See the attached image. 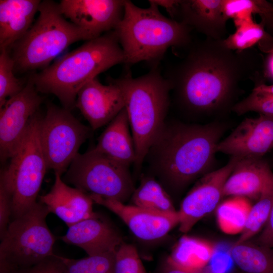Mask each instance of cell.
<instances>
[{"label":"cell","mask_w":273,"mask_h":273,"mask_svg":"<svg viewBox=\"0 0 273 273\" xmlns=\"http://www.w3.org/2000/svg\"><path fill=\"white\" fill-rule=\"evenodd\" d=\"M223 40L206 37L192 42L164 75L171 87V102L188 117L232 111L240 84L257 79L263 71L264 59L255 49H231Z\"/></svg>","instance_id":"cell-1"},{"label":"cell","mask_w":273,"mask_h":273,"mask_svg":"<svg viewBox=\"0 0 273 273\" xmlns=\"http://www.w3.org/2000/svg\"><path fill=\"white\" fill-rule=\"evenodd\" d=\"M225 124L189 123L167 119L145 158L149 174L171 197L212 171Z\"/></svg>","instance_id":"cell-2"},{"label":"cell","mask_w":273,"mask_h":273,"mask_svg":"<svg viewBox=\"0 0 273 273\" xmlns=\"http://www.w3.org/2000/svg\"><path fill=\"white\" fill-rule=\"evenodd\" d=\"M124 63V55L115 30L86 41L30 79L38 92L57 97L64 108L75 106L77 94L102 72Z\"/></svg>","instance_id":"cell-3"},{"label":"cell","mask_w":273,"mask_h":273,"mask_svg":"<svg viewBox=\"0 0 273 273\" xmlns=\"http://www.w3.org/2000/svg\"><path fill=\"white\" fill-rule=\"evenodd\" d=\"M142 8L125 0L123 17L115 29L124 55V64L145 61L157 67L170 47L188 48L192 29L164 16L152 0Z\"/></svg>","instance_id":"cell-4"},{"label":"cell","mask_w":273,"mask_h":273,"mask_svg":"<svg viewBox=\"0 0 273 273\" xmlns=\"http://www.w3.org/2000/svg\"><path fill=\"white\" fill-rule=\"evenodd\" d=\"M128 71L116 79L123 90L124 108L134 141V168L139 171L167 119L171 87L157 67L136 78Z\"/></svg>","instance_id":"cell-5"},{"label":"cell","mask_w":273,"mask_h":273,"mask_svg":"<svg viewBox=\"0 0 273 273\" xmlns=\"http://www.w3.org/2000/svg\"><path fill=\"white\" fill-rule=\"evenodd\" d=\"M38 12L34 23L12 48L15 71L44 69L70 45L93 39L84 30L67 20L59 3L41 1Z\"/></svg>","instance_id":"cell-6"},{"label":"cell","mask_w":273,"mask_h":273,"mask_svg":"<svg viewBox=\"0 0 273 273\" xmlns=\"http://www.w3.org/2000/svg\"><path fill=\"white\" fill-rule=\"evenodd\" d=\"M50 212L40 202L11 219L1 239L0 273L29 268L53 256L56 238L48 228Z\"/></svg>","instance_id":"cell-7"},{"label":"cell","mask_w":273,"mask_h":273,"mask_svg":"<svg viewBox=\"0 0 273 273\" xmlns=\"http://www.w3.org/2000/svg\"><path fill=\"white\" fill-rule=\"evenodd\" d=\"M41 115L38 111L31 118L26 132L9 165L1 172L0 184L12 201V219L33 207L48 169L39 135Z\"/></svg>","instance_id":"cell-8"},{"label":"cell","mask_w":273,"mask_h":273,"mask_svg":"<svg viewBox=\"0 0 273 273\" xmlns=\"http://www.w3.org/2000/svg\"><path fill=\"white\" fill-rule=\"evenodd\" d=\"M129 168L92 148L77 154L62 179L89 194L124 203L135 189Z\"/></svg>","instance_id":"cell-9"},{"label":"cell","mask_w":273,"mask_h":273,"mask_svg":"<svg viewBox=\"0 0 273 273\" xmlns=\"http://www.w3.org/2000/svg\"><path fill=\"white\" fill-rule=\"evenodd\" d=\"M92 129L83 124L64 107L53 104L41 116L39 135L48 169L62 175L78 154Z\"/></svg>","instance_id":"cell-10"},{"label":"cell","mask_w":273,"mask_h":273,"mask_svg":"<svg viewBox=\"0 0 273 273\" xmlns=\"http://www.w3.org/2000/svg\"><path fill=\"white\" fill-rule=\"evenodd\" d=\"M29 79L23 89L0 108V158L2 162L14 154L26 132L31 118L42 101Z\"/></svg>","instance_id":"cell-11"},{"label":"cell","mask_w":273,"mask_h":273,"mask_svg":"<svg viewBox=\"0 0 273 273\" xmlns=\"http://www.w3.org/2000/svg\"><path fill=\"white\" fill-rule=\"evenodd\" d=\"M238 159L231 157L222 167L199 178L183 199L178 211L179 230L188 232L200 220L216 209L223 197L224 184Z\"/></svg>","instance_id":"cell-12"},{"label":"cell","mask_w":273,"mask_h":273,"mask_svg":"<svg viewBox=\"0 0 273 273\" xmlns=\"http://www.w3.org/2000/svg\"><path fill=\"white\" fill-rule=\"evenodd\" d=\"M125 0H62L60 10L92 39L115 30L121 20Z\"/></svg>","instance_id":"cell-13"},{"label":"cell","mask_w":273,"mask_h":273,"mask_svg":"<svg viewBox=\"0 0 273 273\" xmlns=\"http://www.w3.org/2000/svg\"><path fill=\"white\" fill-rule=\"evenodd\" d=\"M94 203L102 205L117 215L138 238L152 241L164 237L176 225L179 216L175 212H158L134 205L89 194Z\"/></svg>","instance_id":"cell-14"},{"label":"cell","mask_w":273,"mask_h":273,"mask_svg":"<svg viewBox=\"0 0 273 273\" xmlns=\"http://www.w3.org/2000/svg\"><path fill=\"white\" fill-rule=\"evenodd\" d=\"M103 84L97 77L86 83L79 91L76 107L95 130L110 122L125 107L122 89L117 79H110Z\"/></svg>","instance_id":"cell-15"},{"label":"cell","mask_w":273,"mask_h":273,"mask_svg":"<svg viewBox=\"0 0 273 273\" xmlns=\"http://www.w3.org/2000/svg\"><path fill=\"white\" fill-rule=\"evenodd\" d=\"M273 149V118L259 115L246 118L225 139L216 151L239 158H261Z\"/></svg>","instance_id":"cell-16"},{"label":"cell","mask_w":273,"mask_h":273,"mask_svg":"<svg viewBox=\"0 0 273 273\" xmlns=\"http://www.w3.org/2000/svg\"><path fill=\"white\" fill-rule=\"evenodd\" d=\"M170 16L207 38H225L228 19L223 10V0H176Z\"/></svg>","instance_id":"cell-17"},{"label":"cell","mask_w":273,"mask_h":273,"mask_svg":"<svg viewBox=\"0 0 273 273\" xmlns=\"http://www.w3.org/2000/svg\"><path fill=\"white\" fill-rule=\"evenodd\" d=\"M39 202L50 213L56 214L70 226L98 214L93 211L94 203L90 195L65 183L62 175L55 173V181L50 191L39 196Z\"/></svg>","instance_id":"cell-18"},{"label":"cell","mask_w":273,"mask_h":273,"mask_svg":"<svg viewBox=\"0 0 273 273\" xmlns=\"http://www.w3.org/2000/svg\"><path fill=\"white\" fill-rule=\"evenodd\" d=\"M68 228L62 240L81 248L88 256L116 251L123 242L119 233L98 215Z\"/></svg>","instance_id":"cell-19"},{"label":"cell","mask_w":273,"mask_h":273,"mask_svg":"<svg viewBox=\"0 0 273 273\" xmlns=\"http://www.w3.org/2000/svg\"><path fill=\"white\" fill-rule=\"evenodd\" d=\"M273 184V172L261 158H239L223 188L224 196L257 199Z\"/></svg>","instance_id":"cell-20"},{"label":"cell","mask_w":273,"mask_h":273,"mask_svg":"<svg viewBox=\"0 0 273 273\" xmlns=\"http://www.w3.org/2000/svg\"><path fill=\"white\" fill-rule=\"evenodd\" d=\"M39 0L0 1V49L9 51L32 25Z\"/></svg>","instance_id":"cell-21"},{"label":"cell","mask_w":273,"mask_h":273,"mask_svg":"<svg viewBox=\"0 0 273 273\" xmlns=\"http://www.w3.org/2000/svg\"><path fill=\"white\" fill-rule=\"evenodd\" d=\"M130 128L127 113L124 108L108 123L93 148L129 167L136 160L135 146Z\"/></svg>","instance_id":"cell-22"},{"label":"cell","mask_w":273,"mask_h":273,"mask_svg":"<svg viewBox=\"0 0 273 273\" xmlns=\"http://www.w3.org/2000/svg\"><path fill=\"white\" fill-rule=\"evenodd\" d=\"M213 253L211 246L201 240L184 236L166 259L183 269L197 271L206 266Z\"/></svg>","instance_id":"cell-23"},{"label":"cell","mask_w":273,"mask_h":273,"mask_svg":"<svg viewBox=\"0 0 273 273\" xmlns=\"http://www.w3.org/2000/svg\"><path fill=\"white\" fill-rule=\"evenodd\" d=\"M230 255L243 273H273V250L271 248L250 242L232 246Z\"/></svg>","instance_id":"cell-24"},{"label":"cell","mask_w":273,"mask_h":273,"mask_svg":"<svg viewBox=\"0 0 273 273\" xmlns=\"http://www.w3.org/2000/svg\"><path fill=\"white\" fill-rule=\"evenodd\" d=\"M130 200L132 205L158 212L177 211L169 194L154 176L148 174L142 175L140 184Z\"/></svg>","instance_id":"cell-25"},{"label":"cell","mask_w":273,"mask_h":273,"mask_svg":"<svg viewBox=\"0 0 273 273\" xmlns=\"http://www.w3.org/2000/svg\"><path fill=\"white\" fill-rule=\"evenodd\" d=\"M236 31L223 40L228 48L235 50H244L258 44L263 52L273 50V37L265 29L261 23H257L252 19L235 25Z\"/></svg>","instance_id":"cell-26"},{"label":"cell","mask_w":273,"mask_h":273,"mask_svg":"<svg viewBox=\"0 0 273 273\" xmlns=\"http://www.w3.org/2000/svg\"><path fill=\"white\" fill-rule=\"evenodd\" d=\"M224 14L235 24L258 14L265 30L273 37V3L264 0H223Z\"/></svg>","instance_id":"cell-27"},{"label":"cell","mask_w":273,"mask_h":273,"mask_svg":"<svg viewBox=\"0 0 273 273\" xmlns=\"http://www.w3.org/2000/svg\"><path fill=\"white\" fill-rule=\"evenodd\" d=\"M273 205V184L266 188L257 201L249 209L241 235L234 243L248 241L263 229L268 219Z\"/></svg>","instance_id":"cell-28"},{"label":"cell","mask_w":273,"mask_h":273,"mask_svg":"<svg viewBox=\"0 0 273 273\" xmlns=\"http://www.w3.org/2000/svg\"><path fill=\"white\" fill-rule=\"evenodd\" d=\"M116 251L88 256L79 259L58 255L57 256L65 273H114Z\"/></svg>","instance_id":"cell-29"},{"label":"cell","mask_w":273,"mask_h":273,"mask_svg":"<svg viewBox=\"0 0 273 273\" xmlns=\"http://www.w3.org/2000/svg\"><path fill=\"white\" fill-rule=\"evenodd\" d=\"M234 198L221 204L217 211L221 229L228 233L241 232L250 208L245 198Z\"/></svg>","instance_id":"cell-30"},{"label":"cell","mask_w":273,"mask_h":273,"mask_svg":"<svg viewBox=\"0 0 273 273\" xmlns=\"http://www.w3.org/2000/svg\"><path fill=\"white\" fill-rule=\"evenodd\" d=\"M14 61L8 51L0 54V108L8 99L19 94L24 88L23 83L14 74Z\"/></svg>","instance_id":"cell-31"},{"label":"cell","mask_w":273,"mask_h":273,"mask_svg":"<svg viewBox=\"0 0 273 273\" xmlns=\"http://www.w3.org/2000/svg\"><path fill=\"white\" fill-rule=\"evenodd\" d=\"M232 111L238 115L255 112L273 118V94L252 90L248 97L238 102Z\"/></svg>","instance_id":"cell-32"},{"label":"cell","mask_w":273,"mask_h":273,"mask_svg":"<svg viewBox=\"0 0 273 273\" xmlns=\"http://www.w3.org/2000/svg\"><path fill=\"white\" fill-rule=\"evenodd\" d=\"M114 273H147L134 246L123 242L117 248Z\"/></svg>","instance_id":"cell-33"},{"label":"cell","mask_w":273,"mask_h":273,"mask_svg":"<svg viewBox=\"0 0 273 273\" xmlns=\"http://www.w3.org/2000/svg\"><path fill=\"white\" fill-rule=\"evenodd\" d=\"M12 216V201L11 197L4 187L0 184V238L4 236Z\"/></svg>","instance_id":"cell-34"},{"label":"cell","mask_w":273,"mask_h":273,"mask_svg":"<svg viewBox=\"0 0 273 273\" xmlns=\"http://www.w3.org/2000/svg\"><path fill=\"white\" fill-rule=\"evenodd\" d=\"M15 273H65L62 265L57 256L54 254L40 263L26 269Z\"/></svg>","instance_id":"cell-35"},{"label":"cell","mask_w":273,"mask_h":273,"mask_svg":"<svg viewBox=\"0 0 273 273\" xmlns=\"http://www.w3.org/2000/svg\"><path fill=\"white\" fill-rule=\"evenodd\" d=\"M257 244L265 247H273V205L267 222L258 237Z\"/></svg>","instance_id":"cell-36"},{"label":"cell","mask_w":273,"mask_h":273,"mask_svg":"<svg viewBox=\"0 0 273 273\" xmlns=\"http://www.w3.org/2000/svg\"><path fill=\"white\" fill-rule=\"evenodd\" d=\"M160 273H222V272H214L209 271L205 268L204 269L193 271H190L179 268L172 263H170L166 259L162 264L161 268Z\"/></svg>","instance_id":"cell-37"},{"label":"cell","mask_w":273,"mask_h":273,"mask_svg":"<svg viewBox=\"0 0 273 273\" xmlns=\"http://www.w3.org/2000/svg\"><path fill=\"white\" fill-rule=\"evenodd\" d=\"M262 73L265 77L273 80V50L264 60Z\"/></svg>","instance_id":"cell-38"},{"label":"cell","mask_w":273,"mask_h":273,"mask_svg":"<svg viewBox=\"0 0 273 273\" xmlns=\"http://www.w3.org/2000/svg\"><path fill=\"white\" fill-rule=\"evenodd\" d=\"M255 82L257 83H256L253 90L273 94V84L267 85L262 82L256 81Z\"/></svg>","instance_id":"cell-39"}]
</instances>
